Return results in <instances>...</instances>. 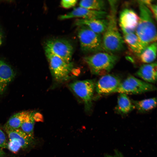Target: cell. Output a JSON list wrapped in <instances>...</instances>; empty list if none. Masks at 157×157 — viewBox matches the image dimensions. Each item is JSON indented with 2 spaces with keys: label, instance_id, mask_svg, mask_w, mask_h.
<instances>
[{
  "label": "cell",
  "instance_id": "obj_1",
  "mask_svg": "<svg viewBox=\"0 0 157 157\" xmlns=\"http://www.w3.org/2000/svg\"><path fill=\"white\" fill-rule=\"evenodd\" d=\"M108 3L110 11L107 17V27L102 37L101 49L103 51L115 54L124 49L125 43L117 26L118 1L108 0Z\"/></svg>",
  "mask_w": 157,
  "mask_h": 157
},
{
  "label": "cell",
  "instance_id": "obj_2",
  "mask_svg": "<svg viewBox=\"0 0 157 157\" xmlns=\"http://www.w3.org/2000/svg\"><path fill=\"white\" fill-rule=\"evenodd\" d=\"M139 20L135 33L143 49L156 42L157 30L155 20L147 6L141 0L138 1Z\"/></svg>",
  "mask_w": 157,
  "mask_h": 157
},
{
  "label": "cell",
  "instance_id": "obj_3",
  "mask_svg": "<svg viewBox=\"0 0 157 157\" xmlns=\"http://www.w3.org/2000/svg\"><path fill=\"white\" fill-rule=\"evenodd\" d=\"M83 59L92 74L103 75L108 74L112 69L119 57L115 54L103 51L97 52L85 57Z\"/></svg>",
  "mask_w": 157,
  "mask_h": 157
},
{
  "label": "cell",
  "instance_id": "obj_4",
  "mask_svg": "<svg viewBox=\"0 0 157 157\" xmlns=\"http://www.w3.org/2000/svg\"><path fill=\"white\" fill-rule=\"evenodd\" d=\"M44 50L50 71L54 79L59 82L68 80L73 69V63L66 62L48 50L46 49Z\"/></svg>",
  "mask_w": 157,
  "mask_h": 157
},
{
  "label": "cell",
  "instance_id": "obj_5",
  "mask_svg": "<svg viewBox=\"0 0 157 157\" xmlns=\"http://www.w3.org/2000/svg\"><path fill=\"white\" fill-rule=\"evenodd\" d=\"M156 90V87L152 84L132 75H129L121 82L115 93L127 95L135 94L152 91Z\"/></svg>",
  "mask_w": 157,
  "mask_h": 157
},
{
  "label": "cell",
  "instance_id": "obj_6",
  "mask_svg": "<svg viewBox=\"0 0 157 157\" xmlns=\"http://www.w3.org/2000/svg\"><path fill=\"white\" fill-rule=\"evenodd\" d=\"M78 31V37L81 50L86 52L102 50V37L85 26H80Z\"/></svg>",
  "mask_w": 157,
  "mask_h": 157
},
{
  "label": "cell",
  "instance_id": "obj_7",
  "mask_svg": "<svg viewBox=\"0 0 157 157\" xmlns=\"http://www.w3.org/2000/svg\"><path fill=\"white\" fill-rule=\"evenodd\" d=\"M95 83L92 80L88 79L74 82L69 85L70 88L83 100L87 111L90 110L92 107Z\"/></svg>",
  "mask_w": 157,
  "mask_h": 157
},
{
  "label": "cell",
  "instance_id": "obj_8",
  "mask_svg": "<svg viewBox=\"0 0 157 157\" xmlns=\"http://www.w3.org/2000/svg\"><path fill=\"white\" fill-rule=\"evenodd\" d=\"M44 49L61 58L67 63L71 62L73 52L72 45L68 41L61 39L47 40Z\"/></svg>",
  "mask_w": 157,
  "mask_h": 157
},
{
  "label": "cell",
  "instance_id": "obj_9",
  "mask_svg": "<svg viewBox=\"0 0 157 157\" xmlns=\"http://www.w3.org/2000/svg\"><path fill=\"white\" fill-rule=\"evenodd\" d=\"M121 81L119 77L113 74L102 75L95 83V90L99 95L115 93Z\"/></svg>",
  "mask_w": 157,
  "mask_h": 157
},
{
  "label": "cell",
  "instance_id": "obj_10",
  "mask_svg": "<svg viewBox=\"0 0 157 157\" xmlns=\"http://www.w3.org/2000/svg\"><path fill=\"white\" fill-rule=\"evenodd\" d=\"M139 16L132 9L125 8L120 13L119 24L123 34L135 33Z\"/></svg>",
  "mask_w": 157,
  "mask_h": 157
},
{
  "label": "cell",
  "instance_id": "obj_11",
  "mask_svg": "<svg viewBox=\"0 0 157 157\" xmlns=\"http://www.w3.org/2000/svg\"><path fill=\"white\" fill-rule=\"evenodd\" d=\"M107 15L105 11L92 10L79 6L69 12L60 15L59 19L61 20L75 17L88 19H102L106 18Z\"/></svg>",
  "mask_w": 157,
  "mask_h": 157
},
{
  "label": "cell",
  "instance_id": "obj_12",
  "mask_svg": "<svg viewBox=\"0 0 157 157\" xmlns=\"http://www.w3.org/2000/svg\"><path fill=\"white\" fill-rule=\"evenodd\" d=\"M157 63L144 64L139 67L135 73L136 76L143 81L152 84L156 81Z\"/></svg>",
  "mask_w": 157,
  "mask_h": 157
},
{
  "label": "cell",
  "instance_id": "obj_13",
  "mask_svg": "<svg viewBox=\"0 0 157 157\" xmlns=\"http://www.w3.org/2000/svg\"><path fill=\"white\" fill-rule=\"evenodd\" d=\"M108 23L107 17L90 19H80L76 20L75 23L76 25L85 26L94 32L100 35L104 33Z\"/></svg>",
  "mask_w": 157,
  "mask_h": 157
},
{
  "label": "cell",
  "instance_id": "obj_14",
  "mask_svg": "<svg viewBox=\"0 0 157 157\" xmlns=\"http://www.w3.org/2000/svg\"><path fill=\"white\" fill-rule=\"evenodd\" d=\"M15 74L12 68L0 60V95L5 91L9 84L14 78Z\"/></svg>",
  "mask_w": 157,
  "mask_h": 157
},
{
  "label": "cell",
  "instance_id": "obj_15",
  "mask_svg": "<svg viewBox=\"0 0 157 157\" xmlns=\"http://www.w3.org/2000/svg\"><path fill=\"white\" fill-rule=\"evenodd\" d=\"M135 109V107L127 94L120 93L117 97L115 110L117 113L122 115L126 114Z\"/></svg>",
  "mask_w": 157,
  "mask_h": 157
},
{
  "label": "cell",
  "instance_id": "obj_16",
  "mask_svg": "<svg viewBox=\"0 0 157 157\" xmlns=\"http://www.w3.org/2000/svg\"><path fill=\"white\" fill-rule=\"evenodd\" d=\"M9 140L15 139L21 144L22 148H26L32 143L33 139L28 136L19 129L13 130H5Z\"/></svg>",
  "mask_w": 157,
  "mask_h": 157
},
{
  "label": "cell",
  "instance_id": "obj_17",
  "mask_svg": "<svg viewBox=\"0 0 157 157\" xmlns=\"http://www.w3.org/2000/svg\"><path fill=\"white\" fill-rule=\"evenodd\" d=\"M30 111H23L17 113L11 116L4 126L5 130L19 129Z\"/></svg>",
  "mask_w": 157,
  "mask_h": 157
},
{
  "label": "cell",
  "instance_id": "obj_18",
  "mask_svg": "<svg viewBox=\"0 0 157 157\" xmlns=\"http://www.w3.org/2000/svg\"><path fill=\"white\" fill-rule=\"evenodd\" d=\"M157 42H155L147 47L138 56L140 60L144 64L154 62L156 58Z\"/></svg>",
  "mask_w": 157,
  "mask_h": 157
},
{
  "label": "cell",
  "instance_id": "obj_19",
  "mask_svg": "<svg viewBox=\"0 0 157 157\" xmlns=\"http://www.w3.org/2000/svg\"><path fill=\"white\" fill-rule=\"evenodd\" d=\"M123 38L126 44L134 53L138 56L143 50L142 45L135 33L123 34Z\"/></svg>",
  "mask_w": 157,
  "mask_h": 157
},
{
  "label": "cell",
  "instance_id": "obj_20",
  "mask_svg": "<svg viewBox=\"0 0 157 157\" xmlns=\"http://www.w3.org/2000/svg\"><path fill=\"white\" fill-rule=\"evenodd\" d=\"M135 108L139 112H148L154 108L156 105V99L153 97L140 100H131Z\"/></svg>",
  "mask_w": 157,
  "mask_h": 157
},
{
  "label": "cell",
  "instance_id": "obj_21",
  "mask_svg": "<svg viewBox=\"0 0 157 157\" xmlns=\"http://www.w3.org/2000/svg\"><path fill=\"white\" fill-rule=\"evenodd\" d=\"M35 113L30 111V113L20 126V129L31 138L34 139V127Z\"/></svg>",
  "mask_w": 157,
  "mask_h": 157
},
{
  "label": "cell",
  "instance_id": "obj_22",
  "mask_svg": "<svg viewBox=\"0 0 157 157\" xmlns=\"http://www.w3.org/2000/svg\"><path fill=\"white\" fill-rule=\"evenodd\" d=\"M79 5L92 10L105 11L106 3L102 0H82L79 2Z\"/></svg>",
  "mask_w": 157,
  "mask_h": 157
},
{
  "label": "cell",
  "instance_id": "obj_23",
  "mask_svg": "<svg viewBox=\"0 0 157 157\" xmlns=\"http://www.w3.org/2000/svg\"><path fill=\"white\" fill-rule=\"evenodd\" d=\"M21 148L19 142L15 139L9 140V142L7 143V148L14 153H17Z\"/></svg>",
  "mask_w": 157,
  "mask_h": 157
},
{
  "label": "cell",
  "instance_id": "obj_24",
  "mask_svg": "<svg viewBox=\"0 0 157 157\" xmlns=\"http://www.w3.org/2000/svg\"><path fill=\"white\" fill-rule=\"evenodd\" d=\"M153 1L149 0L146 4L149 9L156 21L157 20V4Z\"/></svg>",
  "mask_w": 157,
  "mask_h": 157
},
{
  "label": "cell",
  "instance_id": "obj_25",
  "mask_svg": "<svg viewBox=\"0 0 157 157\" xmlns=\"http://www.w3.org/2000/svg\"><path fill=\"white\" fill-rule=\"evenodd\" d=\"M77 2L76 0H62L61 1L60 4L63 7L67 9L74 6Z\"/></svg>",
  "mask_w": 157,
  "mask_h": 157
},
{
  "label": "cell",
  "instance_id": "obj_26",
  "mask_svg": "<svg viewBox=\"0 0 157 157\" xmlns=\"http://www.w3.org/2000/svg\"><path fill=\"white\" fill-rule=\"evenodd\" d=\"M7 142L5 134L4 132L0 129V147L7 148Z\"/></svg>",
  "mask_w": 157,
  "mask_h": 157
},
{
  "label": "cell",
  "instance_id": "obj_27",
  "mask_svg": "<svg viewBox=\"0 0 157 157\" xmlns=\"http://www.w3.org/2000/svg\"><path fill=\"white\" fill-rule=\"evenodd\" d=\"M6 156V153L0 147V157H4Z\"/></svg>",
  "mask_w": 157,
  "mask_h": 157
},
{
  "label": "cell",
  "instance_id": "obj_28",
  "mask_svg": "<svg viewBox=\"0 0 157 157\" xmlns=\"http://www.w3.org/2000/svg\"><path fill=\"white\" fill-rule=\"evenodd\" d=\"M2 43V35L1 32L0 31V45H1Z\"/></svg>",
  "mask_w": 157,
  "mask_h": 157
},
{
  "label": "cell",
  "instance_id": "obj_29",
  "mask_svg": "<svg viewBox=\"0 0 157 157\" xmlns=\"http://www.w3.org/2000/svg\"><path fill=\"white\" fill-rule=\"evenodd\" d=\"M105 157H113V156H112L108 155V156H106Z\"/></svg>",
  "mask_w": 157,
  "mask_h": 157
}]
</instances>
